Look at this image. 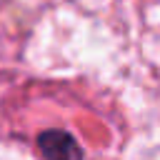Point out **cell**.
I'll return each mask as SVG.
<instances>
[{"instance_id":"6da1fadb","label":"cell","mask_w":160,"mask_h":160,"mask_svg":"<svg viewBox=\"0 0 160 160\" xmlns=\"http://www.w3.org/2000/svg\"><path fill=\"white\" fill-rule=\"evenodd\" d=\"M35 148L42 160H82V145L62 128L42 130L35 140Z\"/></svg>"}]
</instances>
